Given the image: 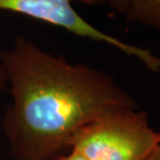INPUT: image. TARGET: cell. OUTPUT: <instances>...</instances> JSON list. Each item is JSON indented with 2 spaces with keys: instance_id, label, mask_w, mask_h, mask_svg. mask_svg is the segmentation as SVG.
Instances as JSON below:
<instances>
[{
  "instance_id": "cell-1",
  "label": "cell",
  "mask_w": 160,
  "mask_h": 160,
  "mask_svg": "<svg viewBox=\"0 0 160 160\" xmlns=\"http://www.w3.org/2000/svg\"><path fill=\"white\" fill-rule=\"evenodd\" d=\"M12 103L2 128L16 160H52L86 125L139 108L112 76L48 52L24 36L0 51Z\"/></svg>"
},
{
  "instance_id": "cell-2",
  "label": "cell",
  "mask_w": 160,
  "mask_h": 160,
  "mask_svg": "<svg viewBox=\"0 0 160 160\" xmlns=\"http://www.w3.org/2000/svg\"><path fill=\"white\" fill-rule=\"evenodd\" d=\"M160 142V132L139 108L110 114L80 129L69 152L52 160H142Z\"/></svg>"
},
{
  "instance_id": "cell-3",
  "label": "cell",
  "mask_w": 160,
  "mask_h": 160,
  "mask_svg": "<svg viewBox=\"0 0 160 160\" xmlns=\"http://www.w3.org/2000/svg\"><path fill=\"white\" fill-rule=\"evenodd\" d=\"M79 1L94 4L93 0H0V11L12 12L65 29L72 34L103 42L125 55L133 57L152 72H160V57L145 49L124 42L107 34L88 23L74 9L72 3Z\"/></svg>"
},
{
  "instance_id": "cell-4",
  "label": "cell",
  "mask_w": 160,
  "mask_h": 160,
  "mask_svg": "<svg viewBox=\"0 0 160 160\" xmlns=\"http://www.w3.org/2000/svg\"><path fill=\"white\" fill-rule=\"evenodd\" d=\"M121 16L126 23L139 24L160 33V0H93Z\"/></svg>"
},
{
  "instance_id": "cell-5",
  "label": "cell",
  "mask_w": 160,
  "mask_h": 160,
  "mask_svg": "<svg viewBox=\"0 0 160 160\" xmlns=\"http://www.w3.org/2000/svg\"><path fill=\"white\" fill-rule=\"evenodd\" d=\"M142 160H160V142Z\"/></svg>"
},
{
  "instance_id": "cell-6",
  "label": "cell",
  "mask_w": 160,
  "mask_h": 160,
  "mask_svg": "<svg viewBox=\"0 0 160 160\" xmlns=\"http://www.w3.org/2000/svg\"><path fill=\"white\" fill-rule=\"evenodd\" d=\"M8 84V77H6V72L4 68L0 65V90L5 89Z\"/></svg>"
},
{
  "instance_id": "cell-7",
  "label": "cell",
  "mask_w": 160,
  "mask_h": 160,
  "mask_svg": "<svg viewBox=\"0 0 160 160\" xmlns=\"http://www.w3.org/2000/svg\"><path fill=\"white\" fill-rule=\"evenodd\" d=\"M2 49H1V45H0V51H1Z\"/></svg>"
}]
</instances>
